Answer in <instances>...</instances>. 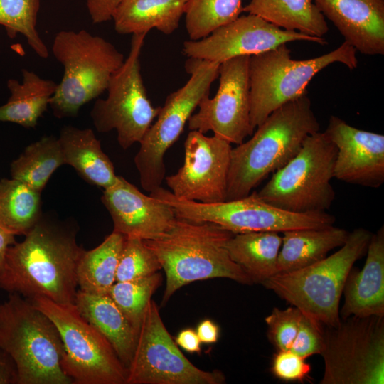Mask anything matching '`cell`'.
<instances>
[{"instance_id":"6da1fadb","label":"cell","mask_w":384,"mask_h":384,"mask_svg":"<svg viewBox=\"0 0 384 384\" xmlns=\"http://www.w3.org/2000/svg\"><path fill=\"white\" fill-rule=\"evenodd\" d=\"M77 233L70 221L43 214L23 241L8 248L0 288L28 299L43 297L74 304L77 267L85 251Z\"/></svg>"},{"instance_id":"7a4b0ae2","label":"cell","mask_w":384,"mask_h":384,"mask_svg":"<svg viewBox=\"0 0 384 384\" xmlns=\"http://www.w3.org/2000/svg\"><path fill=\"white\" fill-rule=\"evenodd\" d=\"M255 129L231 149L225 201L248 196L287 164L320 124L307 92L275 110Z\"/></svg>"},{"instance_id":"3957f363","label":"cell","mask_w":384,"mask_h":384,"mask_svg":"<svg viewBox=\"0 0 384 384\" xmlns=\"http://www.w3.org/2000/svg\"><path fill=\"white\" fill-rule=\"evenodd\" d=\"M233 235L211 223L177 218L173 228L163 237L144 240L165 272L161 306L178 289L196 281L228 278L242 284H253L232 260L225 247Z\"/></svg>"},{"instance_id":"277c9868","label":"cell","mask_w":384,"mask_h":384,"mask_svg":"<svg viewBox=\"0 0 384 384\" xmlns=\"http://www.w3.org/2000/svg\"><path fill=\"white\" fill-rule=\"evenodd\" d=\"M0 348L15 363L18 384H73L63 368L64 346L56 326L16 293L0 302Z\"/></svg>"},{"instance_id":"5b68a950","label":"cell","mask_w":384,"mask_h":384,"mask_svg":"<svg viewBox=\"0 0 384 384\" xmlns=\"http://www.w3.org/2000/svg\"><path fill=\"white\" fill-rule=\"evenodd\" d=\"M372 233L362 228L349 233L341 248L307 267L278 272L262 284L304 315L322 325L336 326L345 282L355 262L366 253Z\"/></svg>"},{"instance_id":"8992f818","label":"cell","mask_w":384,"mask_h":384,"mask_svg":"<svg viewBox=\"0 0 384 384\" xmlns=\"http://www.w3.org/2000/svg\"><path fill=\"white\" fill-rule=\"evenodd\" d=\"M51 49L64 68L49 103L58 119L76 117L82 106L107 90L125 60L112 43L84 29L59 31Z\"/></svg>"},{"instance_id":"52a82bcc","label":"cell","mask_w":384,"mask_h":384,"mask_svg":"<svg viewBox=\"0 0 384 384\" xmlns=\"http://www.w3.org/2000/svg\"><path fill=\"white\" fill-rule=\"evenodd\" d=\"M356 49L346 42L310 59L296 60L287 44L254 55L249 60L250 119L256 127L275 110L307 93L311 80L331 64L353 70L358 66Z\"/></svg>"},{"instance_id":"ba28073f","label":"cell","mask_w":384,"mask_h":384,"mask_svg":"<svg viewBox=\"0 0 384 384\" xmlns=\"http://www.w3.org/2000/svg\"><path fill=\"white\" fill-rule=\"evenodd\" d=\"M336 154V146L324 132L309 135L298 153L273 173L257 196L289 212H326L336 196L331 181Z\"/></svg>"},{"instance_id":"9c48e42d","label":"cell","mask_w":384,"mask_h":384,"mask_svg":"<svg viewBox=\"0 0 384 384\" xmlns=\"http://www.w3.org/2000/svg\"><path fill=\"white\" fill-rule=\"evenodd\" d=\"M220 63L189 58L186 63L190 74L187 82L169 95L139 142L134 164L142 188L151 192L161 186L165 178L164 155L176 142L194 110L209 95L212 83L218 77Z\"/></svg>"},{"instance_id":"30bf717a","label":"cell","mask_w":384,"mask_h":384,"mask_svg":"<svg viewBox=\"0 0 384 384\" xmlns=\"http://www.w3.org/2000/svg\"><path fill=\"white\" fill-rule=\"evenodd\" d=\"M149 195L168 204L178 218L211 223L233 234L321 228L336 222V218L326 212L297 213L281 210L264 201L255 191L243 198L211 203L178 198L161 186Z\"/></svg>"},{"instance_id":"8fae6325","label":"cell","mask_w":384,"mask_h":384,"mask_svg":"<svg viewBox=\"0 0 384 384\" xmlns=\"http://www.w3.org/2000/svg\"><path fill=\"white\" fill-rule=\"evenodd\" d=\"M28 299L56 326L64 346L63 368L73 384H126L127 368L107 338L74 304L43 297Z\"/></svg>"},{"instance_id":"7c38bea8","label":"cell","mask_w":384,"mask_h":384,"mask_svg":"<svg viewBox=\"0 0 384 384\" xmlns=\"http://www.w3.org/2000/svg\"><path fill=\"white\" fill-rule=\"evenodd\" d=\"M320 384L384 383V317L350 316L323 325Z\"/></svg>"},{"instance_id":"4fadbf2b","label":"cell","mask_w":384,"mask_h":384,"mask_svg":"<svg viewBox=\"0 0 384 384\" xmlns=\"http://www.w3.org/2000/svg\"><path fill=\"white\" fill-rule=\"evenodd\" d=\"M146 33L132 35L129 55L112 75L105 99H97L90 112L99 132L116 130L123 149L140 142L161 107L154 106L141 74L140 55Z\"/></svg>"},{"instance_id":"5bb4252c","label":"cell","mask_w":384,"mask_h":384,"mask_svg":"<svg viewBox=\"0 0 384 384\" xmlns=\"http://www.w3.org/2000/svg\"><path fill=\"white\" fill-rule=\"evenodd\" d=\"M220 370H203L182 353L167 331L156 302L151 299L144 316L126 384H222Z\"/></svg>"},{"instance_id":"9a60e30c","label":"cell","mask_w":384,"mask_h":384,"mask_svg":"<svg viewBox=\"0 0 384 384\" xmlns=\"http://www.w3.org/2000/svg\"><path fill=\"white\" fill-rule=\"evenodd\" d=\"M250 57L238 56L220 63L217 92L200 102L198 112L188 121L190 130L212 132L236 145L253 134L250 119Z\"/></svg>"},{"instance_id":"2e32d148","label":"cell","mask_w":384,"mask_h":384,"mask_svg":"<svg viewBox=\"0 0 384 384\" xmlns=\"http://www.w3.org/2000/svg\"><path fill=\"white\" fill-rule=\"evenodd\" d=\"M292 41L327 44L324 38L287 31L247 14L218 28L205 38L185 41L183 53L188 58L220 63L238 56L262 53Z\"/></svg>"},{"instance_id":"e0dca14e","label":"cell","mask_w":384,"mask_h":384,"mask_svg":"<svg viewBox=\"0 0 384 384\" xmlns=\"http://www.w3.org/2000/svg\"><path fill=\"white\" fill-rule=\"evenodd\" d=\"M231 144L217 136L190 130L184 143V161L165 178L176 197L205 203L225 201Z\"/></svg>"},{"instance_id":"ac0fdd59","label":"cell","mask_w":384,"mask_h":384,"mask_svg":"<svg viewBox=\"0 0 384 384\" xmlns=\"http://www.w3.org/2000/svg\"><path fill=\"white\" fill-rule=\"evenodd\" d=\"M324 132L337 148L334 178L379 188L384 182V135L351 126L331 115Z\"/></svg>"},{"instance_id":"d6986e66","label":"cell","mask_w":384,"mask_h":384,"mask_svg":"<svg viewBox=\"0 0 384 384\" xmlns=\"http://www.w3.org/2000/svg\"><path fill=\"white\" fill-rule=\"evenodd\" d=\"M101 201L113 221V231L125 238L159 239L173 228L177 218L168 204L144 194L121 176L104 189Z\"/></svg>"},{"instance_id":"ffe728a7","label":"cell","mask_w":384,"mask_h":384,"mask_svg":"<svg viewBox=\"0 0 384 384\" xmlns=\"http://www.w3.org/2000/svg\"><path fill=\"white\" fill-rule=\"evenodd\" d=\"M356 51L384 54V0H313Z\"/></svg>"},{"instance_id":"44dd1931","label":"cell","mask_w":384,"mask_h":384,"mask_svg":"<svg viewBox=\"0 0 384 384\" xmlns=\"http://www.w3.org/2000/svg\"><path fill=\"white\" fill-rule=\"evenodd\" d=\"M341 319L350 316L384 317V227L372 233L365 265L349 271L343 289Z\"/></svg>"},{"instance_id":"7402d4cb","label":"cell","mask_w":384,"mask_h":384,"mask_svg":"<svg viewBox=\"0 0 384 384\" xmlns=\"http://www.w3.org/2000/svg\"><path fill=\"white\" fill-rule=\"evenodd\" d=\"M74 305L81 316L110 342L127 368L139 333L109 295L78 290Z\"/></svg>"},{"instance_id":"603a6c76","label":"cell","mask_w":384,"mask_h":384,"mask_svg":"<svg viewBox=\"0 0 384 384\" xmlns=\"http://www.w3.org/2000/svg\"><path fill=\"white\" fill-rule=\"evenodd\" d=\"M58 141L65 164L73 166L85 181L104 189L116 183L113 164L91 129L65 126Z\"/></svg>"},{"instance_id":"cb8c5ba5","label":"cell","mask_w":384,"mask_h":384,"mask_svg":"<svg viewBox=\"0 0 384 384\" xmlns=\"http://www.w3.org/2000/svg\"><path fill=\"white\" fill-rule=\"evenodd\" d=\"M349 233L334 225L283 232L277 273L297 270L321 260L331 250L341 247L347 240Z\"/></svg>"},{"instance_id":"d4e9b609","label":"cell","mask_w":384,"mask_h":384,"mask_svg":"<svg viewBox=\"0 0 384 384\" xmlns=\"http://www.w3.org/2000/svg\"><path fill=\"white\" fill-rule=\"evenodd\" d=\"M188 0H123L114 11L119 34L146 33L152 28L169 35L178 27Z\"/></svg>"},{"instance_id":"484cf974","label":"cell","mask_w":384,"mask_h":384,"mask_svg":"<svg viewBox=\"0 0 384 384\" xmlns=\"http://www.w3.org/2000/svg\"><path fill=\"white\" fill-rule=\"evenodd\" d=\"M23 80L7 81L10 97L0 106V122H12L25 128H34L46 111L58 83L41 78L31 70L22 69Z\"/></svg>"},{"instance_id":"4316f807","label":"cell","mask_w":384,"mask_h":384,"mask_svg":"<svg viewBox=\"0 0 384 384\" xmlns=\"http://www.w3.org/2000/svg\"><path fill=\"white\" fill-rule=\"evenodd\" d=\"M282 238L271 231L233 234L225 243L229 256L253 284H262L277 273Z\"/></svg>"},{"instance_id":"83f0119b","label":"cell","mask_w":384,"mask_h":384,"mask_svg":"<svg viewBox=\"0 0 384 384\" xmlns=\"http://www.w3.org/2000/svg\"><path fill=\"white\" fill-rule=\"evenodd\" d=\"M242 11L281 28L313 37L324 38L329 31L313 0H250Z\"/></svg>"},{"instance_id":"f1b7e54d","label":"cell","mask_w":384,"mask_h":384,"mask_svg":"<svg viewBox=\"0 0 384 384\" xmlns=\"http://www.w3.org/2000/svg\"><path fill=\"white\" fill-rule=\"evenodd\" d=\"M125 237L112 231L95 248L82 253L76 271L79 289L90 294H107L116 282L117 269Z\"/></svg>"},{"instance_id":"f546056e","label":"cell","mask_w":384,"mask_h":384,"mask_svg":"<svg viewBox=\"0 0 384 384\" xmlns=\"http://www.w3.org/2000/svg\"><path fill=\"white\" fill-rule=\"evenodd\" d=\"M41 193L15 178L0 180V224L14 235H26L42 216Z\"/></svg>"},{"instance_id":"4dcf8cb0","label":"cell","mask_w":384,"mask_h":384,"mask_svg":"<svg viewBox=\"0 0 384 384\" xmlns=\"http://www.w3.org/2000/svg\"><path fill=\"white\" fill-rule=\"evenodd\" d=\"M65 164L58 139L43 137L27 146L11 164L12 178L41 193L54 171Z\"/></svg>"},{"instance_id":"1f68e13d","label":"cell","mask_w":384,"mask_h":384,"mask_svg":"<svg viewBox=\"0 0 384 384\" xmlns=\"http://www.w3.org/2000/svg\"><path fill=\"white\" fill-rule=\"evenodd\" d=\"M242 0H188L185 26L190 40H199L239 17Z\"/></svg>"},{"instance_id":"d6a6232c","label":"cell","mask_w":384,"mask_h":384,"mask_svg":"<svg viewBox=\"0 0 384 384\" xmlns=\"http://www.w3.org/2000/svg\"><path fill=\"white\" fill-rule=\"evenodd\" d=\"M40 0H0V26L8 36L21 34L29 46L41 58H47L48 50L37 28Z\"/></svg>"},{"instance_id":"836d02e7","label":"cell","mask_w":384,"mask_h":384,"mask_svg":"<svg viewBox=\"0 0 384 384\" xmlns=\"http://www.w3.org/2000/svg\"><path fill=\"white\" fill-rule=\"evenodd\" d=\"M161 281V274L156 272L137 279L115 282L107 294L138 333L151 296Z\"/></svg>"},{"instance_id":"e575fe53","label":"cell","mask_w":384,"mask_h":384,"mask_svg":"<svg viewBox=\"0 0 384 384\" xmlns=\"http://www.w3.org/2000/svg\"><path fill=\"white\" fill-rule=\"evenodd\" d=\"M161 269L158 258L144 240L125 238L117 269L116 282L145 277Z\"/></svg>"},{"instance_id":"d590c367","label":"cell","mask_w":384,"mask_h":384,"mask_svg":"<svg viewBox=\"0 0 384 384\" xmlns=\"http://www.w3.org/2000/svg\"><path fill=\"white\" fill-rule=\"evenodd\" d=\"M303 313L296 306L286 309L274 308L265 317L267 337L276 351L290 350L295 339Z\"/></svg>"},{"instance_id":"8d00e7d4","label":"cell","mask_w":384,"mask_h":384,"mask_svg":"<svg viewBox=\"0 0 384 384\" xmlns=\"http://www.w3.org/2000/svg\"><path fill=\"white\" fill-rule=\"evenodd\" d=\"M323 346V325L303 314L290 351L306 359L320 354Z\"/></svg>"},{"instance_id":"74e56055","label":"cell","mask_w":384,"mask_h":384,"mask_svg":"<svg viewBox=\"0 0 384 384\" xmlns=\"http://www.w3.org/2000/svg\"><path fill=\"white\" fill-rule=\"evenodd\" d=\"M270 370L281 380L302 382L309 376L311 366L292 351L284 350L274 354Z\"/></svg>"},{"instance_id":"f35d334b","label":"cell","mask_w":384,"mask_h":384,"mask_svg":"<svg viewBox=\"0 0 384 384\" xmlns=\"http://www.w3.org/2000/svg\"><path fill=\"white\" fill-rule=\"evenodd\" d=\"M123 0H87V8L94 23H101L112 19L117 8Z\"/></svg>"},{"instance_id":"ab89813d","label":"cell","mask_w":384,"mask_h":384,"mask_svg":"<svg viewBox=\"0 0 384 384\" xmlns=\"http://www.w3.org/2000/svg\"><path fill=\"white\" fill-rule=\"evenodd\" d=\"M175 342L188 353H200L201 351V342L196 331L192 329L187 328L181 330L176 336Z\"/></svg>"},{"instance_id":"60d3db41","label":"cell","mask_w":384,"mask_h":384,"mask_svg":"<svg viewBox=\"0 0 384 384\" xmlns=\"http://www.w3.org/2000/svg\"><path fill=\"white\" fill-rule=\"evenodd\" d=\"M0 384H18V374L12 358L0 348Z\"/></svg>"},{"instance_id":"b9f144b4","label":"cell","mask_w":384,"mask_h":384,"mask_svg":"<svg viewBox=\"0 0 384 384\" xmlns=\"http://www.w3.org/2000/svg\"><path fill=\"white\" fill-rule=\"evenodd\" d=\"M196 331L201 342L205 344L215 343L220 337L218 325L208 319L201 321Z\"/></svg>"},{"instance_id":"7bdbcfd3","label":"cell","mask_w":384,"mask_h":384,"mask_svg":"<svg viewBox=\"0 0 384 384\" xmlns=\"http://www.w3.org/2000/svg\"><path fill=\"white\" fill-rule=\"evenodd\" d=\"M16 235L0 224V276L2 272L6 255L9 246L16 242Z\"/></svg>"}]
</instances>
